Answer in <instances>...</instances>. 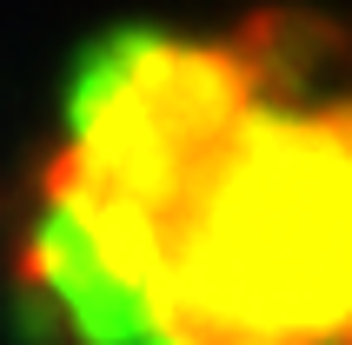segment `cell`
Here are the masks:
<instances>
[{"instance_id":"1","label":"cell","mask_w":352,"mask_h":345,"mask_svg":"<svg viewBox=\"0 0 352 345\" xmlns=\"http://www.w3.org/2000/svg\"><path fill=\"white\" fill-rule=\"evenodd\" d=\"M20 286L67 345H352V40L293 7L107 40Z\"/></svg>"}]
</instances>
